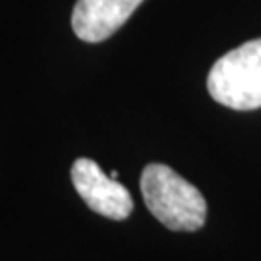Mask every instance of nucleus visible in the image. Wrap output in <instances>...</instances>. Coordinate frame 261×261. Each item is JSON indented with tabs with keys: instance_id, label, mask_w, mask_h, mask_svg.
I'll list each match as a JSON object with an SVG mask.
<instances>
[{
	"instance_id": "5",
	"label": "nucleus",
	"mask_w": 261,
	"mask_h": 261,
	"mask_svg": "<svg viewBox=\"0 0 261 261\" xmlns=\"http://www.w3.org/2000/svg\"><path fill=\"white\" fill-rule=\"evenodd\" d=\"M111 178H114V180H118V172H116V170H112V172H111Z\"/></svg>"
},
{
	"instance_id": "1",
	"label": "nucleus",
	"mask_w": 261,
	"mask_h": 261,
	"mask_svg": "<svg viewBox=\"0 0 261 261\" xmlns=\"http://www.w3.org/2000/svg\"><path fill=\"white\" fill-rule=\"evenodd\" d=\"M140 188L151 215L170 230L194 232L205 223V197L167 165H147L141 172Z\"/></svg>"
},
{
	"instance_id": "2",
	"label": "nucleus",
	"mask_w": 261,
	"mask_h": 261,
	"mask_svg": "<svg viewBox=\"0 0 261 261\" xmlns=\"http://www.w3.org/2000/svg\"><path fill=\"white\" fill-rule=\"evenodd\" d=\"M209 95L232 111L261 107V39L248 41L221 56L207 77Z\"/></svg>"
},
{
	"instance_id": "4",
	"label": "nucleus",
	"mask_w": 261,
	"mask_h": 261,
	"mask_svg": "<svg viewBox=\"0 0 261 261\" xmlns=\"http://www.w3.org/2000/svg\"><path fill=\"white\" fill-rule=\"evenodd\" d=\"M143 0H77L72 12V28L82 41L99 43L126 23Z\"/></svg>"
},
{
	"instance_id": "3",
	"label": "nucleus",
	"mask_w": 261,
	"mask_h": 261,
	"mask_svg": "<svg viewBox=\"0 0 261 261\" xmlns=\"http://www.w3.org/2000/svg\"><path fill=\"white\" fill-rule=\"evenodd\" d=\"M70 174L75 192L91 211L112 221H124L130 217L134 211L130 192L118 180L111 178V174H105L93 159H77L72 165Z\"/></svg>"
}]
</instances>
